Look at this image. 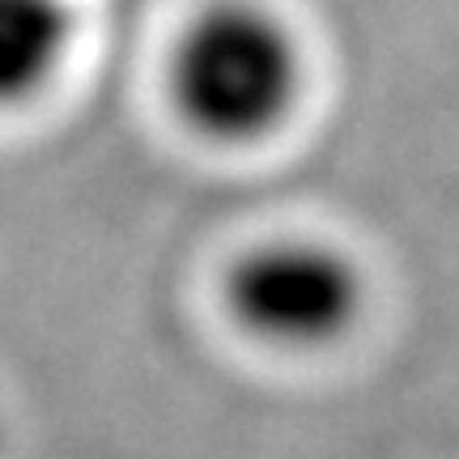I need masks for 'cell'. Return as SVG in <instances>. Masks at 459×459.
I'll list each match as a JSON object with an SVG mask.
<instances>
[{
  "instance_id": "2",
  "label": "cell",
  "mask_w": 459,
  "mask_h": 459,
  "mask_svg": "<svg viewBox=\"0 0 459 459\" xmlns=\"http://www.w3.org/2000/svg\"><path fill=\"white\" fill-rule=\"evenodd\" d=\"M230 311L251 336L281 349L336 341L358 315V277L319 243H268L230 273Z\"/></svg>"
},
{
  "instance_id": "1",
  "label": "cell",
  "mask_w": 459,
  "mask_h": 459,
  "mask_svg": "<svg viewBox=\"0 0 459 459\" xmlns=\"http://www.w3.org/2000/svg\"><path fill=\"white\" fill-rule=\"evenodd\" d=\"M298 51L260 4H213L183 30L170 56L179 115L209 141H255L290 111Z\"/></svg>"
},
{
  "instance_id": "3",
  "label": "cell",
  "mask_w": 459,
  "mask_h": 459,
  "mask_svg": "<svg viewBox=\"0 0 459 459\" xmlns=\"http://www.w3.org/2000/svg\"><path fill=\"white\" fill-rule=\"evenodd\" d=\"M73 39L65 0H0V102H22L51 82Z\"/></svg>"
}]
</instances>
